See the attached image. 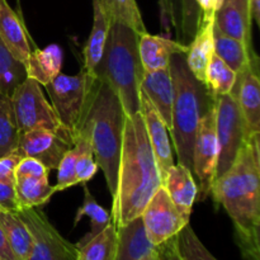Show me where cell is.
Here are the masks:
<instances>
[{
	"instance_id": "f1b7e54d",
	"label": "cell",
	"mask_w": 260,
	"mask_h": 260,
	"mask_svg": "<svg viewBox=\"0 0 260 260\" xmlns=\"http://www.w3.org/2000/svg\"><path fill=\"white\" fill-rule=\"evenodd\" d=\"M84 216L90 218V231L86 235H84V238L76 245H80V244L90 240L91 238L98 235L102 230H104L112 222V213H109L106 208L98 205L86 184H84V200L80 207L78 208L75 218H74V226L78 225Z\"/></svg>"
},
{
	"instance_id": "7c38bea8",
	"label": "cell",
	"mask_w": 260,
	"mask_h": 260,
	"mask_svg": "<svg viewBox=\"0 0 260 260\" xmlns=\"http://www.w3.org/2000/svg\"><path fill=\"white\" fill-rule=\"evenodd\" d=\"M74 145L73 141L50 129L35 128L20 132L15 151L22 157L38 160L51 172L57 169L62 156Z\"/></svg>"
},
{
	"instance_id": "cb8c5ba5",
	"label": "cell",
	"mask_w": 260,
	"mask_h": 260,
	"mask_svg": "<svg viewBox=\"0 0 260 260\" xmlns=\"http://www.w3.org/2000/svg\"><path fill=\"white\" fill-rule=\"evenodd\" d=\"M213 45L216 55L236 74L243 71L251 58L258 57L255 51L249 50L243 41L228 37L217 29H213Z\"/></svg>"
},
{
	"instance_id": "5bb4252c",
	"label": "cell",
	"mask_w": 260,
	"mask_h": 260,
	"mask_svg": "<svg viewBox=\"0 0 260 260\" xmlns=\"http://www.w3.org/2000/svg\"><path fill=\"white\" fill-rule=\"evenodd\" d=\"M140 98H141L140 112H141L142 118H144L147 137H149L152 152H154L155 159H156V164L159 167L160 177L164 182L169 169L174 165L169 127L167 126L164 119L157 113L156 109L154 108V106L144 91H141Z\"/></svg>"
},
{
	"instance_id": "836d02e7",
	"label": "cell",
	"mask_w": 260,
	"mask_h": 260,
	"mask_svg": "<svg viewBox=\"0 0 260 260\" xmlns=\"http://www.w3.org/2000/svg\"><path fill=\"white\" fill-rule=\"evenodd\" d=\"M79 154H80V145L75 142V145L69 151H66V154L62 156L57 167V184L53 185L55 193L68 189L74 185H78L75 165Z\"/></svg>"
},
{
	"instance_id": "d6986e66",
	"label": "cell",
	"mask_w": 260,
	"mask_h": 260,
	"mask_svg": "<svg viewBox=\"0 0 260 260\" xmlns=\"http://www.w3.org/2000/svg\"><path fill=\"white\" fill-rule=\"evenodd\" d=\"M0 38L17 60L25 62L32 48L19 15L7 0H0Z\"/></svg>"
},
{
	"instance_id": "8992f818",
	"label": "cell",
	"mask_w": 260,
	"mask_h": 260,
	"mask_svg": "<svg viewBox=\"0 0 260 260\" xmlns=\"http://www.w3.org/2000/svg\"><path fill=\"white\" fill-rule=\"evenodd\" d=\"M96 78L81 69L76 75L60 73L46 85L58 121L76 141L93 99Z\"/></svg>"
},
{
	"instance_id": "3957f363",
	"label": "cell",
	"mask_w": 260,
	"mask_h": 260,
	"mask_svg": "<svg viewBox=\"0 0 260 260\" xmlns=\"http://www.w3.org/2000/svg\"><path fill=\"white\" fill-rule=\"evenodd\" d=\"M127 114L116 91L96 79L93 99L79 136L90 144L94 159L106 177L112 197L117 189L123 131Z\"/></svg>"
},
{
	"instance_id": "4fadbf2b",
	"label": "cell",
	"mask_w": 260,
	"mask_h": 260,
	"mask_svg": "<svg viewBox=\"0 0 260 260\" xmlns=\"http://www.w3.org/2000/svg\"><path fill=\"white\" fill-rule=\"evenodd\" d=\"M231 94L240 107L248 137L260 134L259 57L251 58L245 69L236 74V83Z\"/></svg>"
},
{
	"instance_id": "4316f807",
	"label": "cell",
	"mask_w": 260,
	"mask_h": 260,
	"mask_svg": "<svg viewBox=\"0 0 260 260\" xmlns=\"http://www.w3.org/2000/svg\"><path fill=\"white\" fill-rule=\"evenodd\" d=\"M76 260H114L117 250V231L113 221L98 235L84 244L76 245Z\"/></svg>"
},
{
	"instance_id": "8fae6325",
	"label": "cell",
	"mask_w": 260,
	"mask_h": 260,
	"mask_svg": "<svg viewBox=\"0 0 260 260\" xmlns=\"http://www.w3.org/2000/svg\"><path fill=\"white\" fill-rule=\"evenodd\" d=\"M142 222L152 245L159 246L179 234L189 223L170 200L167 189L160 187L141 213Z\"/></svg>"
},
{
	"instance_id": "e0dca14e",
	"label": "cell",
	"mask_w": 260,
	"mask_h": 260,
	"mask_svg": "<svg viewBox=\"0 0 260 260\" xmlns=\"http://www.w3.org/2000/svg\"><path fill=\"white\" fill-rule=\"evenodd\" d=\"M117 250L114 260H140L156 249L149 240L141 216L116 226Z\"/></svg>"
},
{
	"instance_id": "4dcf8cb0",
	"label": "cell",
	"mask_w": 260,
	"mask_h": 260,
	"mask_svg": "<svg viewBox=\"0 0 260 260\" xmlns=\"http://www.w3.org/2000/svg\"><path fill=\"white\" fill-rule=\"evenodd\" d=\"M205 85L213 96L231 93L236 83V73L213 53L205 73Z\"/></svg>"
},
{
	"instance_id": "277c9868",
	"label": "cell",
	"mask_w": 260,
	"mask_h": 260,
	"mask_svg": "<svg viewBox=\"0 0 260 260\" xmlns=\"http://www.w3.org/2000/svg\"><path fill=\"white\" fill-rule=\"evenodd\" d=\"M173 80V108L170 137L177 152L178 162L189 170L193 168V147L196 134L203 114L215 104L203 81L192 73L185 61V53H175L169 62Z\"/></svg>"
},
{
	"instance_id": "ee69618b",
	"label": "cell",
	"mask_w": 260,
	"mask_h": 260,
	"mask_svg": "<svg viewBox=\"0 0 260 260\" xmlns=\"http://www.w3.org/2000/svg\"><path fill=\"white\" fill-rule=\"evenodd\" d=\"M225 3H231V4L235 5L239 10L244 14V17L249 20V22L253 23L250 18V13H249V2L248 0H223Z\"/></svg>"
},
{
	"instance_id": "83f0119b",
	"label": "cell",
	"mask_w": 260,
	"mask_h": 260,
	"mask_svg": "<svg viewBox=\"0 0 260 260\" xmlns=\"http://www.w3.org/2000/svg\"><path fill=\"white\" fill-rule=\"evenodd\" d=\"M108 22H119L137 33L147 32L136 0H99Z\"/></svg>"
},
{
	"instance_id": "e575fe53",
	"label": "cell",
	"mask_w": 260,
	"mask_h": 260,
	"mask_svg": "<svg viewBox=\"0 0 260 260\" xmlns=\"http://www.w3.org/2000/svg\"><path fill=\"white\" fill-rule=\"evenodd\" d=\"M80 145V154L75 165V174L78 184H86L98 172V164L94 159L90 144L84 136H78L76 141Z\"/></svg>"
},
{
	"instance_id": "2e32d148",
	"label": "cell",
	"mask_w": 260,
	"mask_h": 260,
	"mask_svg": "<svg viewBox=\"0 0 260 260\" xmlns=\"http://www.w3.org/2000/svg\"><path fill=\"white\" fill-rule=\"evenodd\" d=\"M187 50L188 46L175 40L150 35L149 32L140 35L139 52L145 73L169 68L172 56L175 53H185Z\"/></svg>"
},
{
	"instance_id": "44dd1931",
	"label": "cell",
	"mask_w": 260,
	"mask_h": 260,
	"mask_svg": "<svg viewBox=\"0 0 260 260\" xmlns=\"http://www.w3.org/2000/svg\"><path fill=\"white\" fill-rule=\"evenodd\" d=\"M213 29L215 20L201 22L194 38L188 45L185 61L190 73L200 81L205 80V73L211 57L215 53L213 45Z\"/></svg>"
},
{
	"instance_id": "7a4b0ae2",
	"label": "cell",
	"mask_w": 260,
	"mask_h": 260,
	"mask_svg": "<svg viewBox=\"0 0 260 260\" xmlns=\"http://www.w3.org/2000/svg\"><path fill=\"white\" fill-rule=\"evenodd\" d=\"M162 185L141 112L127 116L123 131L117 189L113 196L112 221L124 225L140 217L154 193Z\"/></svg>"
},
{
	"instance_id": "30bf717a",
	"label": "cell",
	"mask_w": 260,
	"mask_h": 260,
	"mask_svg": "<svg viewBox=\"0 0 260 260\" xmlns=\"http://www.w3.org/2000/svg\"><path fill=\"white\" fill-rule=\"evenodd\" d=\"M218 156L217 135H216L215 104L203 114L196 134L193 147L192 173L200 182L197 200L201 202L210 196L216 174Z\"/></svg>"
},
{
	"instance_id": "ac0fdd59",
	"label": "cell",
	"mask_w": 260,
	"mask_h": 260,
	"mask_svg": "<svg viewBox=\"0 0 260 260\" xmlns=\"http://www.w3.org/2000/svg\"><path fill=\"white\" fill-rule=\"evenodd\" d=\"M141 91L146 94L154 108L160 114L167 126L172 124L173 80L169 68L157 71L144 73Z\"/></svg>"
},
{
	"instance_id": "ffe728a7",
	"label": "cell",
	"mask_w": 260,
	"mask_h": 260,
	"mask_svg": "<svg viewBox=\"0 0 260 260\" xmlns=\"http://www.w3.org/2000/svg\"><path fill=\"white\" fill-rule=\"evenodd\" d=\"M62 60V50L55 43L45 48H35L24 62L27 78L46 86L61 73Z\"/></svg>"
},
{
	"instance_id": "1f68e13d",
	"label": "cell",
	"mask_w": 260,
	"mask_h": 260,
	"mask_svg": "<svg viewBox=\"0 0 260 260\" xmlns=\"http://www.w3.org/2000/svg\"><path fill=\"white\" fill-rule=\"evenodd\" d=\"M19 134L10 96L0 94V157L17 150Z\"/></svg>"
},
{
	"instance_id": "d6a6232c",
	"label": "cell",
	"mask_w": 260,
	"mask_h": 260,
	"mask_svg": "<svg viewBox=\"0 0 260 260\" xmlns=\"http://www.w3.org/2000/svg\"><path fill=\"white\" fill-rule=\"evenodd\" d=\"M174 240L178 253L180 254L183 260H218L203 245L190 223L185 225L179 231Z\"/></svg>"
},
{
	"instance_id": "f35d334b",
	"label": "cell",
	"mask_w": 260,
	"mask_h": 260,
	"mask_svg": "<svg viewBox=\"0 0 260 260\" xmlns=\"http://www.w3.org/2000/svg\"><path fill=\"white\" fill-rule=\"evenodd\" d=\"M14 184L15 183L0 182V212H18L19 211Z\"/></svg>"
},
{
	"instance_id": "9c48e42d",
	"label": "cell",
	"mask_w": 260,
	"mask_h": 260,
	"mask_svg": "<svg viewBox=\"0 0 260 260\" xmlns=\"http://www.w3.org/2000/svg\"><path fill=\"white\" fill-rule=\"evenodd\" d=\"M17 213L32 235V250L27 260H76L75 244L58 233L40 207L20 208Z\"/></svg>"
},
{
	"instance_id": "60d3db41",
	"label": "cell",
	"mask_w": 260,
	"mask_h": 260,
	"mask_svg": "<svg viewBox=\"0 0 260 260\" xmlns=\"http://www.w3.org/2000/svg\"><path fill=\"white\" fill-rule=\"evenodd\" d=\"M198 10H200L201 22H207V20H215L216 14L221 9L223 4V0H196Z\"/></svg>"
},
{
	"instance_id": "6da1fadb",
	"label": "cell",
	"mask_w": 260,
	"mask_h": 260,
	"mask_svg": "<svg viewBox=\"0 0 260 260\" xmlns=\"http://www.w3.org/2000/svg\"><path fill=\"white\" fill-rule=\"evenodd\" d=\"M244 142L228 172L216 178L211 193L222 206L235 229V239L245 260H260V137Z\"/></svg>"
},
{
	"instance_id": "f6af8a7d",
	"label": "cell",
	"mask_w": 260,
	"mask_h": 260,
	"mask_svg": "<svg viewBox=\"0 0 260 260\" xmlns=\"http://www.w3.org/2000/svg\"><path fill=\"white\" fill-rule=\"evenodd\" d=\"M249 2V13H250L251 20L260 25V0H248Z\"/></svg>"
},
{
	"instance_id": "484cf974",
	"label": "cell",
	"mask_w": 260,
	"mask_h": 260,
	"mask_svg": "<svg viewBox=\"0 0 260 260\" xmlns=\"http://www.w3.org/2000/svg\"><path fill=\"white\" fill-rule=\"evenodd\" d=\"M15 194L20 208L41 207L55 194L48 178H15Z\"/></svg>"
},
{
	"instance_id": "7402d4cb",
	"label": "cell",
	"mask_w": 260,
	"mask_h": 260,
	"mask_svg": "<svg viewBox=\"0 0 260 260\" xmlns=\"http://www.w3.org/2000/svg\"><path fill=\"white\" fill-rule=\"evenodd\" d=\"M93 3V25L90 35L83 50L84 69L91 75H94V69L98 65L103 53L104 43L107 40V33L109 29V22L103 12L99 0H91Z\"/></svg>"
},
{
	"instance_id": "f546056e",
	"label": "cell",
	"mask_w": 260,
	"mask_h": 260,
	"mask_svg": "<svg viewBox=\"0 0 260 260\" xmlns=\"http://www.w3.org/2000/svg\"><path fill=\"white\" fill-rule=\"evenodd\" d=\"M25 79L24 62L17 60L0 38V94L12 96L14 89Z\"/></svg>"
},
{
	"instance_id": "7bdbcfd3",
	"label": "cell",
	"mask_w": 260,
	"mask_h": 260,
	"mask_svg": "<svg viewBox=\"0 0 260 260\" xmlns=\"http://www.w3.org/2000/svg\"><path fill=\"white\" fill-rule=\"evenodd\" d=\"M0 260H18L15 254L13 253L9 243H8V239L3 231L2 226H0Z\"/></svg>"
},
{
	"instance_id": "5b68a950",
	"label": "cell",
	"mask_w": 260,
	"mask_h": 260,
	"mask_svg": "<svg viewBox=\"0 0 260 260\" xmlns=\"http://www.w3.org/2000/svg\"><path fill=\"white\" fill-rule=\"evenodd\" d=\"M140 33L119 22H109L103 53L94 76L108 84L118 95L127 116L141 109L144 68L139 52Z\"/></svg>"
},
{
	"instance_id": "603a6c76",
	"label": "cell",
	"mask_w": 260,
	"mask_h": 260,
	"mask_svg": "<svg viewBox=\"0 0 260 260\" xmlns=\"http://www.w3.org/2000/svg\"><path fill=\"white\" fill-rule=\"evenodd\" d=\"M251 27L253 23L249 22L243 13L231 3L223 2L215 18V29L228 37L243 41L250 51H254L251 41Z\"/></svg>"
},
{
	"instance_id": "74e56055",
	"label": "cell",
	"mask_w": 260,
	"mask_h": 260,
	"mask_svg": "<svg viewBox=\"0 0 260 260\" xmlns=\"http://www.w3.org/2000/svg\"><path fill=\"white\" fill-rule=\"evenodd\" d=\"M50 170L38 160L22 157L15 169V178H48Z\"/></svg>"
},
{
	"instance_id": "ba28073f",
	"label": "cell",
	"mask_w": 260,
	"mask_h": 260,
	"mask_svg": "<svg viewBox=\"0 0 260 260\" xmlns=\"http://www.w3.org/2000/svg\"><path fill=\"white\" fill-rule=\"evenodd\" d=\"M216 135H217L218 156L216 178L221 177L233 165L248 139L245 122L238 101L231 93L216 96ZM213 179V180H215Z\"/></svg>"
},
{
	"instance_id": "ab89813d",
	"label": "cell",
	"mask_w": 260,
	"mask_h": 260,
	"mask_svg": "<svg viewBox=\"0 0 260 260\" xmlns=\"http://www.w3.org/2000/svg\"><path fill=\"white\" fill-rule=\"evenodd\" d=\"M22 156L17 151L0 157V182L15 183V169Z\"/></svg>"
},
{
	"instance_id": "d590c367",
	"label": "cell",
	"mask_w": 260,
	"mask_h": 260,
	"mask_svg": "<svg viewBox=\"0 0 260 260\" xmlns=\"http://www.w3.org/2000/svg\"><path fill=\"white\" fill-rule=\"evenodd\" d=\"M200 10L196 0H182V22H180V33L178 42L188 46L194 38L200 25Z\"/></svg>"
},
{
	"instance_id": "b9f144b4",
	"label": "cell",
	"mask_w": 260,
	"mask_h": 260,
	"mask_svg": "<svg viewBox=\"0 0 260 260\" xmlns=\"http://www.w3.org/2000/svg\"><path fill=\"white\" fill-rule=\"evenodd\" d=\"M175 238V236H174ZM174 238L168 240L167 243L161 244L157 246V251H159L160 260H183L180 254L178 253L177 245H175Z\"/></svg>"
},
{
	"instance_id": "52a82bcc",
	"label": "cell",
	"mask_w": 260,
	"mask_h": 260,
	"mask_svg": "<svg viewBox=\"0 0 260 260\" xmlns=\"http://www.w3.org/2000/svg\"><path fill=\"white\" fill-rule=\"evenodd\" d=\"M10 101L19 132H27L35 128H47L75 144L70 134L58 121L55 109L47 102L37 81L30 78L25 79L14 89Z\"/></svg>"
},
{
	"instance_id": "bcb514c9",
	"label": "cell",
	"mask_w": 260,
	"mask_h": 260,
	"mask_svg": "<svg viewBox=\"0 0 260 260\" xmlns=\"http://www.w3.org/2000/svg\"><path fill=\"white\" fill-rule=\"evenodd\" d=\"M140 260H160L159 258V251H157V246L155 250H152L151 253L147 254V255H145L144 258H141Z\"/></svg>"
},
{
	"instance_id": "9a60e30c",
	"label": "cell",
	"mask_w": 260,
	"mask_h": 260,
	"mask_svg": "<svg viewBox=\"0 0 260 260\" xmlns=\"http://www.w3.org/2000/svg\"><path fill=\"white\" fill-rule=\"evenodd\" d=\"M162 187L167 189L170 200L180 215L189 221L193 205L197 201L198 194V185L193 178L192 170L179 162L174 164L168 172Z\"/></svg>"
},
{
	"instance_id": "8d00e7d4",
	"label": "cell",
	"mask_w": 260,
	"mask_h": 260,
	"mask_svg": "<svg viewBox=\"0 0 260 260\" xmlns=\"http://www.w3.org/2000/svg\"><path fill=\"white\" fill-rule=\"evenodd\" d=\"M160 20L167 33L175 30V38L178 41L180 33V22H182V0H159Z\"/></svg>"
},
{
	"instance_id": "d4e9b609",
	"label": "cell",
	"mask_w": 260,
	"mask_h": 260,
	"mask_svg": "<svg viewBox=\"0 0 260 260\" xmlns=\"http://www.w3.org/2000/svg\"><path fill=\"white\" fill-rule=\"evenodd\" d=\"M0 226L18 260H27L32 250V235L17 212H0Z\"/></svg>"
}]
</instances>
